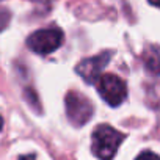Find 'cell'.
<instances>
[{"label":"cell","mask_w":160,"mask_h":160,"mask_svg":"<svg viewBox=\"0 0 160 160\" xmlns=\"http://www.w3.org/2000/svg\"><path fill=\"white\" fill-rule=\"evenodd\" d=\"M36 157L33 155V154H30V155H24V157H21L19 160H35Z\"/></svg>","instance_id":"obj_9"},{"label":"cell","mask_w":160,"mask_h":160,"mask_svg":"<svg viewBox=\"0 0 160 160\" xmlns=\"http://www.w3.org/2000/svg\"><path fill=\"white\" fill-rule=\"evenodd\" d=\"M2 127H3V119H2V116H0V130H2Z\"/></svg>","instance_id":"obj_11"},{"label":"cell","mask_w":160,"mask_h":160,"mask_svg":"<svg viewBox=\"0 0 160 160\" xmlns=\"http://www.w3.org/2000/svg\"><path fill=\"white\" fill-rule=\"evenodd\" d=\"M146 69L151 71V72H160V55L157 52H151L149 53V58L146 57Z\"/></svg>","instance_id":"obj_6"},{"label":"cell","mask_w":160,"mask_h":160,"mask_svg":"<svg viewBox=\"0 0 160 160\" xmlns=\"http://www.w3.org/2000/svg\"><path fill=\"white\" fill-rule=\"evenodd\" d=\"M98 91L101 98L112 107H118L122 104V101L127 96V87L124 83V80L119 78L118 75L113 74H104L98 80Z\"/></svg>","instance_id":"obj_2"},{"label":"cell","mask_w":160,"mask_h":160,"mask_svg":"<svg viewBox=\"0 0 160 160\" xmlns=\"http://www.w3.org/2000/svg\"><path fill=\"white\" fill-rule=\"evenodd\" d=\"M122 140L124 135L121 132H118L112 126L101 124L93 132V144H91L93 154L101 160H112Z\"/></svg>","instance_id":"obj_1"},{"label":"cell","mask_w":160,"mask_h":160,"mask_svg":"<svg viewBox=\"0 0 160 160\" xmlns=\"http://www.w3.org/2000/svg\"><path fill=\"white\" fill-rule=\"evenodd\" d=\"M66 113H68V119L74 126L80 127L91 119L93 104L83 94H80L77 91H71L66 96Z\"/></svg>","instance_id":"obj_3"},{"label":"cell","mask_w":160,"mask_h":160,"mask_svg":"<svg viewBox=\"0 0 160 160\" xmlns=\"http://www.w3.org/2000/svg\"><path fill=\"white\" fill-rule=\"evenodd\" d=\"M63 42V32L60 28H42L30 35L27 44L28 47L39 53V55H47L53 50H57Z\"/></svg>","instance_id":"obj_4"},{"label":"cell","mask_w":160,"mask_h":160,"mask_svg":"<svg viewBox=\"0 0 160 160\" xmlns=\"http://www.w3.org/2000/svg\"><path fill=\"white\" fill-rule=\"evenodd\" d=\"M10 19H11V13L7 8H0V32L7 28V25L10 24Z\"/></svg>","instance_id":"obj_7"},{"label":"cell","mask_w":160,"mask_h":160,"mask_svg":"<svg viewBox=\"0 0 160 160\" xmlns=\"http://www.w3.org/2000/svg\"><path fill=\"white\" fill-rule=\"evenodd\" d=\"M137 160H160V157H158L157 154L151 152V151H144V152H141V154L137 157Z\"/></svg>","instance_id":"obj_8"},{"label":"cell","mask_w":160,"mask_h":160,"mask_svg":"<svg viewBox=\"0 0 160 160\" xmlns=\"http://www.w3.org/2000/svg\"><path fill=\"white\" fill-rule=\"evenodd\" d=\"M149 3L154 5V7H158V8H160V0H149Z\"/></svg>","instance_id":"obj_10"},{"label":"cell","mask_w":160,"mask_h":160,"mask_svg":"<svg viewBox=\"0 0 160 160\" xmlns=\"http://www.w3.org/2000/svg\"><path fill=\"white\" fill-rule=\"evenodd\" d=\"M110 58H112V53L110 52H102V53H99L96 57H91V58L83 60L82 63L75 68V71H77V74L80 77L85 80V82L94 83V82H98V80H99L101 72L107 66V63H108Z\"/></svg>","instance_id":"obj_5"}]
</instances>
